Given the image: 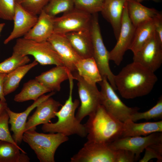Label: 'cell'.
Wrapping results in <instances>:
<instances>
[{"instance_id": "cell-23", "label": "cell", "mask_w": 162, "mask_h": 162, "mask_svg": "<svg viewBox=\"0 0 162 162\" xmlns=\"http://www.w3.org/2000/svg\"><path fill=\"white\" fill-rule=\"evenodd\" d=\"M127 4L128 16L135 27L144 22L154 19L161 13L134 0H127Z\"/></svg>"}, {"instance_id": "cell-14", "label": "cell", "mask_w": 162, "mask_h": 162, "mask_svg": "<svg viewBox=\"0 0 162 162\" xmlns=\"http://www.w3.org/2000/svg\"><path fill=\"white\" fill-rule=\"evenodd\" d=\"M55 93V92H51L47 95H42L21 112H15L8 107L6 108V110L9 117V123L11 125L10 130L13 133L12 136L17 144L20 143L22 140L23 135L26 131V120L29 114L40 103L54 95Z\"/></svg>"}, {"instance_id": "cell-13", "label": "cell", "mask_w": 162, "mask_h": 162, "mask_svg": "<svg viewBox=\"0 0 162 162\" xmlns=\"http://www.w3.org/2000/svg\"><path fill=\"white\" fill-rule=\"evenodd\" d=\"M162 143V132H155L144 137L130 136L119 138L108 144L115 150L124 149L134 152L138 160L140 154L148 146Z\"/></svg>"}, {"instance_id": "cell-30", "label": "cell", "mask_w": 162, "mask_h": 162, "mask_svg": "<svg viewBox=\"0 0 162 162\" xmlns=\"http://www.w3.org/2000/svg\"><path fill=\"white\" fill-rule=\"evenodd\" d=\"M30 61L28 56L13 52L11 56L0 63V74H7L18 67L28 64Z\"/></svg>"}, {"instance_id": "cell-16", "label": "cell", "mask_w": 162, "mask_h": 162, "mask_svg": "<svg viewBox=\"0 0 162 162\" xmlns=\"http://www.w3.org/2000/svg\"><path fill=\"white\" fill-rule=\"evenodd\" d=\"M38 17L27 11L16 3L13 20L14 27L9 35L4 40L6 44L10 41L24 36L37 22Z\"/></svg>"}, {"instance_id": "cell-39", "label": "cell", "mask_w": 162, "mask_h": 162, "mask_svg": "<svg viewBox=\"0 0 162 162\" xmlns=\"http://www.w3.org/2000/svg\"><path fill=\"white\" fill-rule=\"evenodd\" d=\"M7 74H0V100L6 102V100L3 92V85Z\"/></svg>"}, {"instance_id": "cell-4", "label": "cell", "mask_w": 162, "mask_h": 162, "mask_svg": "<svg viewBox=\"0 0 162 162\" xmlns=\"http://www.w3.org/2000/svg\"><path fill=\"white\" fill-rule=\"evenodd\" d=\"M68 136L58 133L45 134L35 130L26 131L22 140L34 151L40 162H54L55 154L58 147L68 141Z\"/></svg>"}, {"instance_id": "cell-6", "label": "cell", "mask_w": 162, "mask_h": 162, "mask_svg": "<svg viewBox=\"0 0 162 162\" xmlns=\"http://www.w3.org/2000/svg\"><path fill=\"white\" fill-rule=\"evenodd\" d=\"M93 47V57L102 77H106L115 90L116 88L114 75L110 67L109 52L104 43L99 22L98 13L92 15L90 28Z\"/></svg>"}, {"instance_id": "cell-1", "label": "cell", "mask_w": 162, "mask_h": 162, "mask_svg": "<svg viewBox=\"0 0 162 162\" xmlns=\"http://www.w3.org/2000/svg\"><path fill=\"white\" fill-rule=\"evenodd\" d=\"M157 80L154 72L134 62L123 67L114 76L116 90L122 97L127 99L148 94Z\"/></svg>"}, {"instance_id": "cell-15", "label": "cell", "mask_w": 162, "mask_h": 162, "mask_svg": "<svg viewBox=\"0 0 162 162\" xmlns=\"http://www.w3.org/2000/svg\"><path fill=\"white\" fill-rule=\"evenodd\" d=\"M47 41L62 59L64 66L73 73L76 71V64L81 59L64 35L53 33Z\"/></svg>"}, {"instance_id": "cell-40", "label": "cell", "mask_w": 162, "mask_h": 162, "mask_svg": "<svg viewBox=\"0 0 162 162\" xmlns=\"http://www.w3.org/2000/svg\"><path fill=\"white\" fill-rule=\"evenodd\" d=\"M8 107V104L6 102L0 100V116L6 111V110Z\"/></svg>"}, {"instance_id": "cell-18", "label": "cell", "mask_w": 162, "mask_h": 162, "mask_svg": "<svg viewBox=\"0 0 162 162\" xmlns=\"http://www.w3.org/2000/svg\"><path fill=\"white\" fill-rule=\"evenodd\" d=\"M37 21L23 37L34 41H47L54 32V17L43 10L39 15Z\"/></svg>"}, {"instance_id": "cell-20", "label": "cell", "mask_w": 162, "mask_h": 162, "mask_svg": "<svg viewBox=\"0 0 162 162\" xmlns=\"http://www.w3.org/2000/svg\"><path fill=\"white\" fill-rule=\"evenodd\" d=\"M64 35L74 50L81 58L93 57V47L90 29L71 32Z\"/></svg>"}, {"instance_id": "cell-3", "label": "cell", "mask_w": 162, "mask_h": 162, "mask_svg": "<svg viewBox=\"0 0 162 162\" xmlns=\"http://www.w3.org/2000/svg\"><path fill=\"white\" fill-rule=\"evenodd\" d=\"M84 124L88 141L109 144L121 137L123 123L109 114L100 105Z\"/></svg>"}, {"instance_id": "cell-34", "label": "cell", "mask_w": 162, "mask_h": 162, "mask_svg": "<svg viewBox=\"0 0 162 162\" xmlns=\"http://www.w3.org/2000/svg\"><path fill=\"white\" fill-rule=\"evenodd\" d=\"M16 3V0H0V18L13 20Z\"/></svg>"}, {"instance_id": "cell-8", "label": "cell", "mask_w": 162, "mask_h": 162, "mask_svg": "<svg viewBox=\"0 0 162 162\" xmlns=\"http://www.w3.org/2000/svg\"><path fill=\"white\" fill-rule=\"evenodd\" d=\"M74 79L77 81L78 94L81 105L75 115L81 122L86 116L94 112L101 105V96L96 85L85 81L76 71L72 73Z\"/></svg>"}, {"instance_id": "cell-9", "label": "cell", "mask_w": 162, "mask_h": 162, "mask_svg": "<svg viewBox=\"0 0 162 162\" xmlns=\"http://www.w3.org/2000/svg\"><path fill=\"white\" fill-rule=\"evenodd\" d=\"M92 15L74 8L54 19V32L64 35L73 32L88 30Z\"/></svg>"}, {"instance_id": "cell-12", "label": "cell", "mask_w": 162, "mask_h": 162, "mask_svg": "<svg viewBox=\"0 0 162 162\" xmlns=\"http://www.w3.org/2000/svg\"><path fill=\"white\" fill-rule=\"evenodd\" d=\"M133 62L154 72L162 63V44L154 33L151 39L135 54Z\"/></svg>"}, {"instance_id": "cell-37", "label": "cell", "mask_w": 162, "mask_h": 162, "mask_svg": "<svg viewBox=\"0 0 162 162\" xmlns=\"http://www.w3.org/2000/svg\"><path fill=\"white\" fill-rule=\"evenodd\" d=\"M115 151V162H134L138 160L135 154L130 150L119 149Z\"/></svg>"}, {"instance_id": "cell-25", "label": "cell", "mask_w": 162, "mask_h": 162, "mask_svg": "<svg viewBox=\"0 0 162 162\" xmlns=\"http://www.w3.org/2000/svg\"><path fill=\"white\" fill-rule=\"evenodd\" d=\"M154 19L144 22L136 27L129 50L134 55L152 37L154 32Z\"/></svg>"}, {"instance_id": "cell-26", "label": "cell", "mask_w": 162, "mask_h": 162, "mask_svg": "<svg viewBox=\"0 0 162 162\" xmlns=\"http://www.w3.org/2000/svg\"><path fill=\"white\" fill-rule=\"evenodd\" d=\"M51 92L35 79L31 80L25 83L21 91L15 95L14 100L22 102L29 100L34 101L44 94Z\"/></svg>"}, {"instance_id": "cell-2", "label": "cell", "mask_w": 162, "mask_h": 162, "mask_svg": "<svg viewBox=\"0 0 162 162\" xmlns=\"http://www.w3.org/2000/svg\"><path fill=\"white\" fill-rule=\"evenodd\" d=\"M68 79L70 88L69 97L60 110L55 113L58 121L54 123L50 122L43 124L41 129L44 132L58 133L67 136L76 134L84 137L87 135L85 126L77 119L75 115L80 102L77 99L73 100L74 78L70 72L68 73Z\"/></svg>"}, {"instance_id": "cell-31", "label": "cell", "mask_w": 162, "mask_h": 162, "mask_svg": "<svg viewBox=\"0 0 162 162\" xmlns=\"http://www.w3.org/2000/svg\"><path fill=\"white\" fill-rule=\"evenodd\" d=\"M162 118V97L160 96L156 104L149 110L143 112L138 111L133 114L130 119L135 122L141 119L149 120Z\"/></svg>"}, {"instance_id": "cell-7", "label": "cell", "mask_w": 162, "mask_h": 162, "mask_svg": "<svg viewBox=\"0 0 162 162\" xmlns=\"http://www.w3.org/2000/svg\"><path fill=\"white\" fill-rule=\"evenodd\" d=\"M99 83L101 87V105L114 117L124 123L138 111L139 108L128 107L122 101L106 77H103Z\"/></svg>"}, {"instance_id": "cell-19", "label": "cell", "mask_w": 162, "mask_h": 162, "mask_svg": "<svg viewBox=\"0 0 162 162\" xmlns=\"http://www.w3.org/2000/svg\"><path fill=\"white\" fill-rule=\"evenodd\" d=\"M127 0H104L101 11L111 25L116 39L119 35L124 6Z\"/></svg>"}, {"instance_id": "cell-29", "label": "cell", "mask_w": 162, "mask_h": 162, "mask_svg": "<svg viewBox=\"0 0 162 162\" xmlns=\"http://www.w3.org/2000/svg\"><path fill=\"white\" fill-rule=\"evenodd\" d=\"M74 8V0H49L43 10L53 17L67 12Z\"/></svg>"}, {"instance_id": "cell-5", "label": "cell", "mask_w": 162, "mask_h": 162, "mask_svg": "<svg viewBox=\"0 0 162 162\" xmlns=\"http://www.w3.org/2000/svg\"><path fill=\"white\" fill-rule=\"evenodd\" d=\"M13 52L22 56L31 55L42 65L64 66L57 53L48 41L39 42L24 37L17 39Z\"/></svg>"}, {"instance_id": "cell-42", "label": "cell", "mask_w": 162, "mask_h": 162, "mask_svg": "<svg viewBox=\"0 0 162 162\" xmlns=\"http://www.w3.org/2000/svg\"><path fill=\"white\" fill-rule=\"evenodd\" d=\"M135 1H136V2H140L146 0H134ZM152 0L154 2H158L160 1H161V0Z\"/></svg>"}, {"instance_id": "cell-10", "label": "cell", "mask_w": 162, "mask_h": 162, "mask_svg": "<svg viewBox=\"0 0 162 162\" xmlns=\"http://www.w3.org/2000/svg\"><path fill=\"white\" fill-rule=\"evenodd\" d=\"M135 28L128 16L127 1L124 8L120 32L116 40L117 43L112 49L109 52L110 60L113 61L117 65L121 64L125 53L129 50Z\"/></svg>"}, {"instance_id": "cell-28", "label": "cell", "mask_w": 162, "mask_h": 162, "mask_svg": "<svg viewBox=\"0 0 162 162\" xmlns=\"http://www.w3.org/2000/svg\"><path fill=\"white\" fill-rule=\"evenodd\" d=\"M30 159L19 146L0 140V162H29Z\"/></svg>"}, {"instance_id": "cell-38", "label": "cell", "mask_w": 162, "mask_h": 162, "mask_svg": "<svg viewBox=\"0 0 162 162\" xmlns=\"http://www.w3.org/2000/svg\"><path fill=\"white\" fill-rule=\"evenodd\" d=\"M154 32L157 38L162 44V14L161 13L154 19Z\"/></svg>"}, {"instance_id": "cell-41", "label": "cell", "mask_w": 162, "mask_h": 162, "mask_svg": "<svg viewBox=\"0 0 162 162\" xmlns=\"http://www.w3.org/2000/svg\"><path fill=\"white\" fill-rule=\"evenodd\" d=\"M5 24L4 23H0V35L3 28L5 26Z\"/></svg>"}, {"instance_id": "cell-17", "label": "cell", "mask_w": 162, "mask_h": 162, "mask_svg": "<svg viewBox=\"0 0 162 162\" xmlns=\"http://www.w3.org/2000/svg\"><path fill=\"white\" fill-rule=\"evenodd\" d=\"M61 105L59 102L51 97L41 102L28 118L26 124V131L35 130L36 126L39 124L51 122V120L56 118L55 113Z\"/></svg>"}, {"instance_id": "cell-21", "label": "cell", "mask_w": 162, "mask_h": 162, "mask_svg": "<svg viewBox=\"0 0 162 162\" xmlns=\"http://www.w3.org/2000/svg\"><path fill=\"white\" fill-rule=\"evenodd\" d=\"M69 70L64 66H56L36 76L35 79L51 92H58L61 89V83L68 79Z\"/></svg>"}, {"instance_id": "cell-24", "label": "cell", "mask_w": 162, "mask_h": 162, "mask_svg": "<svg viewBox=\"0 0 162 162\" xmlns=\"http://www.w3.org/2000/svg\"><path fill=\"white\" fill-rule=\"evenodd\" d=\"M75 66L78 74L87 82L96 85L102 81V77L93 57L81 59Z\"/></svg>"}, {"instance_id": "cell-36", "label": "cell", "mask_w": 162, "mask_h": 162, "mask_svg": "<svg viewBox=\"0 0 162 162\" xmlns=\"http://www.w3.org/2000/svg\"><path fill=\"white\" fill-rule=\"evenodd\" d=\"M9 117L6 111L0 116V140L6 141L18 146L10 133L8 126Z\"/></svg>"}, {"instance_id": "cell-11", "label": "cell", "mask_w": 162, "mask_h": 162, "mask_svg": "<svg viewBox=\"0 0 162 162\" xmlns=\"http://www.w3.org/2000/svg\"><path fill=\"white\" fill-rule=\"evenodd\" d=\"M115 151L108 144L87 141L70 158L71 162H115Z\"/></svg>"}, {"instance_id": "cell-22", "label": "cell", "mask_w": 162, "mask_h": 162, "mask_svg": "<svg viewBox=\"0 0 162 162\" xmlns=\"http://www.w3.org/2000/svg\"><path fill=\"white\" fill-rule=\"evenodd\" d=\"M157 132H162V120L155 122L136 123L129 119L123 123L121 137L145 136Z\"/></svg>"}, {"instance_id": "cell-35", "label": "cell", "mask_w": 162, "mask_h": 162, "mask_svg": "<svg viewBox=\"0 0 162 162\" xmlns=\"http://www.w3.org/2000/svg\"><path fill=\"white\" fill-rule=\"evenodd\" d=\"M145 152L140 162H147L153 158H156L157 161H162V143L150 145L145 149Z\"/></svg>"}, {"instance_id": "cell-32", "label": "cell", "mask_w": 162, "mask_h": 162, "mask_svg": "<svg viewBox=\"0 0 162 162\" xmlns=\"http://www.w3.org/2000/svg\"><path fill=\"white\" fill-rule=\"evenodd\" d=\"M74 8L89 14L101 11L104 0H74Z\"/></svg>"}, {"instance_id": "cell-33", "label": "cell", "mask_w": 162, "mask_h": 162, "mask_svg": "<svg viewBox=\"0 0 162 162\" xmlns=\"http://www.w3.org/2000/svg\"><path fill=\"white\" fill-rule=\"evenodd\" d=\"M49 0H16L17 3L31 13L37 16L43 10Z\"/></svg>"}, {"instance_id": "cell-27", "label": "cell", "mask_w": 162, "mask_h": 162, "mask_svg": "<svg viewBox=\"0 0 162 162\" xmlns=\"http://www.w3.org/2000/svg\"><path fill=\"white\" fill-rule=\"evenodd\" d=\"M38 63L35 60L29 64L20 66L7 74L4 83L3 92L5 96L14 91L18 87L22 79Z\"/></svg>"}]
</instances>
